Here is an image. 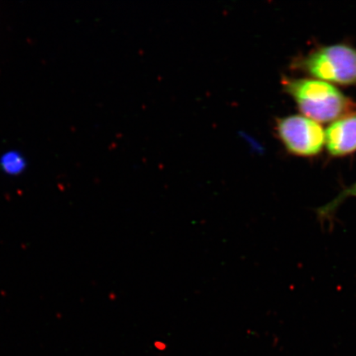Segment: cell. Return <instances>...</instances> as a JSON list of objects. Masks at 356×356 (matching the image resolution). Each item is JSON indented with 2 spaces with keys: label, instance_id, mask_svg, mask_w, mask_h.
I'll return each mask as SVG.
<instances>
[{
  "label": "cell",
  "instance_id": "cell-1",
  "mask_svg": "<svg viewBox=\"0 0 356 356\" xmlns=\"http://www.w3.org/2000/svg\"><path fill=\"white\" fill-rule=\"evenodd\" d=\"M282 86L302 115L318 123L333 122L356 109L350 97L322 80L284 76Z\"/></svg>",
  "mask_w": 356,
  "mask_h": 356
},
{
  "label": "cell",
  "instance_id": "cell-2",
  "mask_svg": "<svg viewBox=\"0 0 356 356\" xmlns=\"http://www.w3.org/2000/svg\"><path fill=\"white\" fill-rule=\"evenodd\" d=\"M291 68L332 86L356 87V48L344 43L315 47L293 60Z\"/></svg>",
  "mask_w": 356,
  "mask_h": 356
},
{
  "label": "cell",
  "instance_id": "cell-3",
  "mask_svg": "<svg viewBox=\"0 0 356 356\" xmlns=\"http://www.w3.org/2000/svg\"><path fill=\"white\" fill-rule=\"evenodd\" d=\"M275 132L287 152L301 158H313L322 153L325 131L318 122L302 115L275 120Z\"/></svg>",
  "mask_w": 356,
  "mask_h": 356
},
{
  "label": "cell",
  "instance_id": "cell-4",
  "mask_svg": "<svg viewBox=\"0 0 356 356\" xmlns=\"http://www.w3.org/2000/svg\"><path fill=\"white\" fill-rule=\"evenodd\" d=\"M325 145L334 158L356 152V109L331 124L325 131Z\"/></svg>",
  "mask_w": 356,
  "mask_h": 356
},
{
  "label": "cell",
  "instance_id": "cell-5",
  "mask_svg": "<svg viewBox=\"0 0 356 356\" xmlns=\"http://www.w3.org/2000/svg\"><path fill=\"white\" fill-rule=\"evenodd\" d=\"M356 197V182L353 185L349 186L342 191L341 193L337 195L332 202L325 204V206L318 209V216L319 219L323 221L330 220L335 215V212L338 207L345 202L347 198Z\"/></svg>",
  "mask_w": 356,
  "mask_h": 356
}]
</instances>
